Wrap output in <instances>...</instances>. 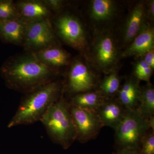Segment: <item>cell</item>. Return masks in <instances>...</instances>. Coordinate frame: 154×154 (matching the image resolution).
I'll use <instances>...</instances> for the list:
<instances>
[{
    "label": "cell",
    "instance_id": "cell-13",
    "mask_svg": "<svg viewBox=\"0 0 154 154\" xmlns=\"http://www.w3.org/2000/svg\"><path fill=\"white\" fill-rule=\"evenodd\" d=\"M27 22L20 18L0 21V38L5 42L24 43Z\"/></svg>",
    "mask_w": 154,
    "mask_h": 154
},
{
    "label": "cell",
    "instance_id": "cell-20",
    "mask_svg": "<svg viewBox=\"0 0 154 154\" xmlns=\"http://www.w3.org/2000/svg\"><path fill=\"white\" fill-rule=\"evenodd\" d=\"M121 81V77L116 71H113L99 83L98 90L107 99L115 97L120 89Z\"/></svg>",
    "mask_w": 154,
    "mask_h": 154
},
{
    "label": "cell",
    "instance_id": "cell-4",
    "mask_svg": "<svg viewBox=\"0 0 154 154\" xmlns=\"http://www.w3.org/2000/svg\"><path fill=\"white\" fill-rule=\"evenodd\" d=\"M150 129L148 119L138 109L126 110L115 130V140L120 148L139 149L142 139Z\"/></svg>",
    "mask_w": 154,
    "mask_h": 154
},
{
    "label": "cell",
    "instance_id": "cell-28",
    "mask_svg": "<svg viewBox=\"0 0 154 154\" xmlns=\"http://www.w3.org/2000/svg\"><path fill=\"white\" fill-rule=\"evenodd\" d=\"M149 126L150 127V129L154 131V116H151L148 119Z\"/></svg>",
    "mask_w": 154,
    "mask_h": 154
},
{
    "label": "cell",
    "instance_id": "cell-5",
    "mask_svg": "<svg viewBox=\"0 0 154 154\" xmlns=\"http://www.w3.org/2000/svg\"><path fill=\"white\" fill-rule=\"evenodd\" d=\"M119 53L117 44L111 33L103 31L95 36L91 46L90 60L99 71L107 75L116 70Z\"/></svg>",
    "mask_w": 154,
    "mask_h": 154
},
{
    "label": "cell",
    "instance_id": "cell-14",
    "mask_svg": "<svg viewBox=\"0 0 154 154\" xmlns=\"http://www.w3.org/2000/svg\"><path fill=\"white\" fill-rule=\"evenodd\" d=\"M140 81L132 75L126 79L118 91L117 99L126 110L137 108L140 96Z\"/></svg>",
    "mask_w": 154,
    "mask_h": 154
},
{
    "label": "cell",
    "instance_id": "cell-7",
    "mask_svg": "<svg viewBox=\"0 0 154 154\" xmlns=\"http://www.w3.org/2000/svg\"><path fill=\"white\" fill-rule=\"evenodd\" d=\"M59 36L69 45L79 50L85 51L88 41L85 28L82 22L72 15H63L56 22Z\"/></svg>",
    "mask_w": 154,
    "mask_h": 154
},
{
    "label": "cell",
    "instance_id": "cell-10",
    "mask_svg": "<svg viewBox=\"0 0 154 154\" xmlns=\"http://www.w3.org/2000/svg\"><path fill=\"white\" fill-rule=\"evenodd\" d=\"M153 49L154 27L149 22H147L121 56L122 57H142L147 52Z\"/></svg>",
    "mask_w": 154,
    "mask_h": 154
},
{
    "label": "cell",
    "instance_id": "cell-12",
    "mask_svg": "<svg viewBox=\"0 0 154 154\" xmlns=\"http://www.w3.org/2000/svg\"><path fill=\"white\" fill-rule=\"evenodd\" d=\"M126 110L118 99L113 97L106 99L96 112L104 126L115 130L125 116Z\"/></svg>",
    "mask_w": 154,
    "mask_h": 154
},
{
    "label": "cell",
    "instance_id": "cell-15",
    "mask_svg": "<svg viewBox=\"0 0 154 154\" xmlns=\"http://www.w3.org/2000/svg\"><path fill=\"white\" fill-rule=\"evenodd\" d=\"M16 5L20 18L27 23L47 19L50 14L43 1H21Z\"/></svg>",
    "mask_w": 154,
    "mask_h": 154
},
{
    "label": "cell",
    "instance_id": "cell-19",
    "mask_svg": "<svg viewBox=\"0 0 154 154\" xmlns=\"http://www.w3.org/2000/svg\"><path fill=\"white\" fill-rule=\"evenodd\" d=\"M137 109L146 118L154 115V88L150 83L141 88L140 99Z\"/></svg>",
    "mask_w": 154,
    "mask_h": 154
},
{
    "label": "cell",
    "instance_id": "cell-25",
    "mask_svg": "<svg viewBox=\"0 0 154 154\" xmlns=\"http://www.w3.org/2000/svg\"><path fill=\"white\" fill-rule=\"evenodd\" d=\"M43 2L48 8L55 11H59L63 6V2L61 0H46Z\"/></svg>",
    "mask_w": 154,
    "mask_h": 154
},
{
    "label": "cell",
    "instance_id": "cell-21",
    "mask_svg": "<svg viewBox=\"0 0 154 154\" xmlns=\"http://www.w3.org/2000/svg\"><path fill=\"white\" fill-rule=\"evenodd\" d=\"M153 71L146 63L142 57H138L134 65L133 75L140 81H143L149 83Z\"/></svg>",
    "mask_w": 154,
    "mask_h": 154
},
{
    "label": "cell",
    "instance_id": "cell-27",
    "mask_svg": "<svg viewBox=\"0 0 154 154\" xmlns=\"http://www.w3.org/2000/svg\"><path fill=\"white\" fill-rule=\"evenodd\" d=\"M116 154H140L139 149L120 148Z\"/></svg>",
    "mask_w": 154,
    "mask_h": 154
},
{
    "label": "cell",
    "instance_id": "cell-16",
    "mask_svg": "<svg viewBox=\"0 0 154 154\" xmlns=\"http://www.w3.org/2000/svg\"><path fill=\"white\" fill-rule=\"evenodd\" d=\"M33 54L37 59L51 68L65 66L69 63V60L68 54L57 47L50 46L39 50Z\"/></svg>",
    "mask_w": 154,
    "mask_h": 154
},
{
    "label": "cell",
    "instance_id": "cell-22",
    "mask_svg": "<svg viewBox=\"0 0 154 154\" xmlns=\"http://www.w3.org/2000/svg\"><path fill=\"white\" fill-rule=\"evenodd\" d=\"M20 18L16 5L11 0H0V21Z\"/></svg>",
    "mask_w": 154,
    "mask_h": 154
},
{
    "label": "cell",
    "instance_id": "cell-2",
    "mask_svg": "<svg viewBox=\"0 0 154 154\" xmlns=\"http://www.w3.org/2000/svg\"><path fill=\"white\" fill-rule=\"evenodd\" d=\"M60 86L51 82L32 91L22 100L9 128L33 124L41 120L49 107L60 98Z\"/></svg>",
    "mask_w": 154,
    "mask_h": 154
},
{
    "label": "cell",
    "instance_id": "cell-6",
    "mask_svg": "<svg viewBox=\"0 0 154 154\" xmlns=\"http://www.w3.org/2000/svg\"><path fill=\"white\" fill-rule=\"evenodd\" d=\"M70 105L76 131V140L85 143L95 139L104 127L96 111Z\"/></svg>",
    "mask_w": 154,
    "mask_h": 154
},
{
    "label": "cell",
    "instance_id": "cell-11",
    "mask_svg": "<svg viewBox=\"0 0 154 154\" xmlns=\"http://www.w3.org/2000/svg\"><path fill=\"white\" fill-rule=\"evenodd\" d=\"M145 2L139 1L131 9L123 28L125 44L129 45L147 22Z\"/></svg>",
    "mask_w": 154,
    "mask_h": 154
},
{
    "label": "cell",
    "instance_id": "cell-9",
    "mask_svg": "<svg viewBox=\"0 0 154 154\" xmlns=\"http://www.w3.org/2000/svg\"><path fill=\"white\" fill-rule=\"evenodd\" d=\"M54 39L52 26L48 19L27 23L24 43L28 49L38 51L50 47Z\"/></svg>",
    "mask_w": 154,
    "mask_h": 154
},
{
    "label": "cell",
    "instance_id": "cell-23",
    "mask_svg": "<svg viewBox=\"0 0 154 154\" xmlns=\"http://www.w3.org/2000/svg\"><path fill=\"white\" fill-rule=\"evenodd\" d=\"M140 154H154V131L150 129L142 139L139 148Z\"/></svg>",
    "mask_w": 154,
    "mask_h": 154
},
{
    "label": "cell",
    "instance_id": "cell-26",
    "mask_svg": "<svg viewBox=\"0 0 154 154\" xmlns=\"http://www.w3.org/2000/svg\"><path fill=\"white\" fill-rule=\"evenodd\" d=\"M146 63L153 70L154 69V49L151 50L142 57Z\"/></svg>",
    "mask_w": 154,
    "mask_h": 154
},
{
    "label": "cell",
    "instance_id": "cell-3",
    "mask_svg": "<svg viewBox=\"0 0 154 154\" xmlns=\"http://www.w3.org/2000/svg\"><path fill=\"white\" fill-rule=\"evenodd\" d=\"M70 107L69 103L61 96L40 120L51 140L65 149L69 147L77 138Z\"/></svg>",
    "mask_w": 154,
    "mask_h": 154
},
{
    "label": "cell",
    "instance_id": "cell-8",
    "mask_svg": "<svg viewBox=\"0 0 154 154\" xmlns=\"http://www.w3.org/2000/svg\"><path fill=\"white\" fill-rule=\"evenodd\" d=\"M98 79L86 62L76 60L72 63L68 77V89L75 94L94 91Z\"/></svg>",
    "mask_w": 154,
    "mask_h": 154
},
{
    "label": "cell",
    "instance_id": "cell-17",
    "mask_svg": "<svg viewBox=\"0 0 154 154\" xmlns=\"http://www.w3.org/2000/svg\"><path fill=\"white\" fill-rule=\"evenodd\" d=\"M106 99L99 90H94L76 94L69 103L82 109L96 111Z\"/></svg>",
    "mask_w": 154,
    "mask_h": 154
},
{
    "label": "cell",
    "instance_id": "cell-24",
    "mask_svg": "<svg viewBox=\"0 0 154 154\" xmlns=\"http://www.w3.org/2000/svg\"><path fill=\"white\" fill-rule=\"evenodd\" d=\"M146 17L150 22H152L154 19V1L151 0L145 2Z\"/></svg>",
    "mask_w": 154,
    "mask_h": 154
},
{
    "label": "cell",
    "instance_id": "cell-18",
    "mask_svg": "<svg viewBox=\"0 0 154 154\" xmlns=\"http://www.w3.org/2000/svg\"><path fill=\"white\" fill-rule=\"evenodd\" d=\"M116 5L112 0H93L90 5V16L94 21L107 22L115 15Z\"/></svg>",
    "mask_w": 154,
    "mask_h": 154
},
{
    "label": "cell",
    "instance_id": "cell-1",
    "mask_svg": "<svg viewBox=\"0 0 154 154\" xmlns=\"http://www.w3.org/2000/svg\"><path fill=\"white\" fill-rule=\"evenodd\" d=\"M1 72L8 85L25 91H33L50 82L53 75L52 68L41 62L33 54L6 63Z\"/></svg>",
    "mask_w": 154,
    "mask_h": 154
}]
</instances>
